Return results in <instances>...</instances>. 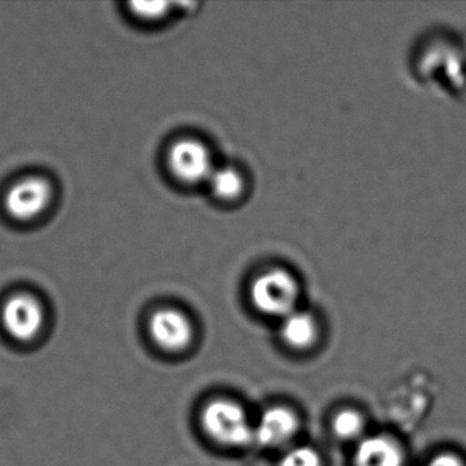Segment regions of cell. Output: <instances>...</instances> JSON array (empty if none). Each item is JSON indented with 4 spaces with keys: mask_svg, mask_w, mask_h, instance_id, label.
I'll use <instances>...</instances> for the list:
<instances>
[{
    "mask_svg": "<svg viewBox=\"0 0 466 466\" xmlns=\"http://www.w3.org/2000/svg\"><path fill=\"white\" fill-rule=\"evenodd\" d=\"M299 283L288 269L268 268L260 272L250 285V299L258 312L286 318L296 310Z\"/></svg>",
    "mask_w": 466,
    "mask_h": 466,
    "instance_id": "1",
    "label": "cell"
},
{
    "mask_svg": "<svg viewBox=\"0 0 466 466\" xmlns=\"http://www.w3.org/2000/svg\"><path fill=\"white\" fill-rule=\"evenodd\" d=\"M201 425L212 441L228 447H242L255 441V428L249 424L241 406L228 400L207 403L201 411Z\"/></svg>",
    "mask_w": 466,
    "mask_h": 466,
    "instance_id": "2",
    "label": "cell"
},
{
    "mask_svg": "<svg viewBox=\"0 0 466 466\" xmlns=\"http://www.w3.org/2000/svg\"><path fill=\"white\" fill-rule=\"evenodd\" d=\"M171 174L185 185L207 184L214 173L211 149L196 138H181L170 147L167 155Z\"/></svg>",
    "mask_w": 466,
    "mask_h": 466,
    "instance_id": "3",
    "label": "cell"
},
{
    "mask_svg": "<svg viewBox=\"0 0 466 466\" xmlns=\"http://www.w3.org/2000/svg\"><path fill=\"white\" fill-rule=\"evenodd\" d=\"M5 331L18 342H32L42 334L46 323L45 307L29 293L13 294L0 312Z\"/></svg>",
    "mask_w": 466,
    "mask_h": 466,
    "instance_id": "4",
    "label": "cell"
},
{
    "mask_svg": "<svg viewBox=\"0 0 466 466\" xmlns=\"http://www.w3.org/2000/svg\"><path fill=\"white\" fill-rule=\"evenodd\" d=\"M53 200V187L47 179L40 177L18 181L5 198L7 214L21 222L35 220L45 214Z\"/></svg>",
    "mask_w": 466,
    "mask_h": 466,
    "instance_id": "5",
    "label": "cell"
},
{
    "mask_svg": "<svg viewBox=\"0 0 466 466\" xmlns=\"http://www.w3.org/2000/svg\"><path fill=\"white\" fill-rule=\"evenodd\" d=\"M149 335L157 348L168 353H178L189 348L195 335L189 316L177 308H160L148 321Z\"/></svg>",
    "mask_w": 466,
    "mask_h": 466,
    "instance_id": "6",
    "label": "cell"
},
{
    "mask_svg": "<svg viewBox=\"0 0 466 466\" xmlns=\"http://www.w3.org/2000/svg\"><path fill=\"white\" fill-rule=\"evenodd\" d=\"M299 430L296 414L288 408L275 406L261 414L255 428V441L261 446L277 447L288 443Z\"/></svg>",
    "mask_w": 466,
    "mask_h": 466,
    "instance_id": "7",
    "label": "cell"
},
{
    "mask_svg": "<svg viewBox=\"0 0 466 466\" xmlns=\"http://www.w3.org/2000/svg\"><path fill=\"white\" fill-rule=\"evenodd\" d=\"M356 466H402L403 452L387 436H368L362 439L354 452Z\"/></svg>",
    "mask_w": 466,
    "mask_h": 466,
    "instance_id": "8",
    "label": "cell"
},
{
    "mask_svg": "<svg viewBox=\"0 0 466 466\" xmlns=\"http://www.w3.org/2000/svg\"><path fill=\"white\" fill-rule=\"evenodd\" d=\"M207 185L217 200L228 204L241 200L248 189L247 177L241 168L233 165L215 167Z\"/></svg>",
    "mask_w": 466,
    "mask_h": 466,
    "instance_id": "9",
    "label": "cell"
},
{
    "mask_svg": "<svg viewBox=\"0 0 466 466\" xmlns=\"http://www.w3.org/2000/svg\"><path fill=\"white\" fill-rule=\"evenodd\" d=\"M282 339L294 349H307L318 337V324L310 313L294 310L282 319Z\"/></svg>",
    "mask_w": 466,
    "mask_h": 466,
    "instance_id": "10",
    "label": "cell"
},
{
    "mask_svg": "<svg viewBox=\"0 0 466 466\" xmlns=\"http://www.w3.org/2000/svg\"><path fill=\"white\" fill-rule=\"evenodd\" d=\"M332 430L340 439H356L364 430L362 417L354 410H342L335 416Z\"/></svg>",
    "mask_w": 466,
    "mask_h": 466,
    "instance_id": "11",
    "label": "cell"
},
{
    "mask_svg": "<svg viewBox=\"0 0 466 466\" xmlns=\"http://www.w3.org/2000/svg\"><path fill=\"white\" fill-rule=\"evenodd\" d=\"M279 466H321V460L312 447L299 446L280 458Z\"/></svg>",
    "mask_w": 466,
    "mask_h": 466,
    "instance_id": "12",
    "label": "cell"
},
{
    "mask_svg": "<svg viewBox=\"0 0 466 466\" xmlns=\"http://www.w3.org/2000/svg\"><path fill=\"white\" fill-rule=\"evenodd\" d=\"M168 6L170 5L157 2V4H132L130 9H132L133 15H137L138 18L155 21L167 15Z\"/></svg>",
    "mask_w": 466,
    "mask_h": 466,
    "instance_id": "13",
    "label": "cell"
},
{
    "mask_svg": "<svg viewBox=\"0 0 466 466\" xmlns=\"http://www.w3.org/2000/svg\"><path fill=\"white\" fill-rule=\"evenodd\" d=\"M427 466H465L461 458L454 454H441L433 458Z\"/></svg>",
    "mask_w": 466,
    "mask_h": 466,
    "instance_id": "14",
    "label": "cell"
}]
</instances>
